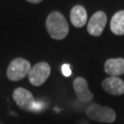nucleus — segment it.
I'll use <instances>...</instances> for the list:
<instances>
[{
    "label": "nucleus",
    "mask_w": 124,
    "mask_h": 124,
    "mask_svg": "<svg viewBox=\"0 0 124 124\" xmlns=\"http://www.w3.org/2000/svg\"><path fill=\"white\" fill-rule=\"evenodd\" d=\"M71 22L76 28H82L87 21V13L84 7L76 5L71 10L70 13Z\"/></svg>",
    "instance_id": "obj_10"
},
{
    "label": "nucleus",
    "mask_w": 124,
    "mask_h": 124,
    "mask_svg": "<svg viewBox=\"0 0 124 124\" xmlns=\"http://www.w3.org/2000/svg\"><path fill=\"white\" fill-rule=\"evenodd\" d=\"M74 89L76 94L77 99L81 102H88L92 100L94 95L88 89V83L83 77H76L74 80Z\"/></svg>",
    "instance_id": "obj_7"
},
{
    "label": "nucleus",
    "mask_w": 124,
    "mask_h": 124,
    "mask_svg": "<svg viewBox=\"0 0 124 124\" xmlns=\"http://www.w3.org/2000/svg\"><path fill=\"white\" fill-rule=\"evenodd\" d=\"M46 29L50 36L54 40L64 39L69 32V26L65 18L61 12L53 11L46 19Z\"/></svg>",
    "instance_id": "obj_1"
},
{
    "label": "nucleus",
    "mask_w": 124,
    "mask_h": 124,
    "mask_svg": "<svg viewBox=\"0 0 124 124\" xmlns=\"http://www.w3.org/2000/svg\"><path fill=\"white\" fill-rule=\"evenodd\" d=\"M107 15L103 11H98L90 18L87 24V31L90 35L98 37L102 34L107 24Z\"/></svg>",
    "instance_id": "obj_6"
},
{
    "label": "nucleus",
    "mask_w": 124,
    "mask_h": 124,
    "mask_svg": "<svg viewBox=\"0 0 124 124\" xmlns=\"http://www.w3.org/2000/svg\"><path fill=\"white\" fill-rule=\"evenodd\" d=\"M27 1L30 2V3H32V4H38V3L41 2L42 0H27Z\"/></svg>",
    "instance_id": "obj_13"
},
{
    "label": "nucleus",
    "mask_w": 124,
    "mask_h": 124,
    "mask_svg": "<svg viewBox=\"0 0 124 124\" xmlns=\"http://www.w3.org/2000/svg\"><path fill=\"white\" fill-rule=\"evenodd\" d=\"M62 73L64 76H70L72 74L71 68H70V64H68V63L63 64V65L62 66Z\"/></svg>",
    "instance_id": "obj_12"
},
{
    "label": "nucleus",
    "mask_w": 124,
    "mask_h": 124,
    "mask_svg": "<svg viewBox=\"0 0 124 124\" xmlns=\"http://www.w3.org/2000/svg\"><path fill=\"white\" fill-rule=\"evenodd\" d=\"M51 74V66L47 62H40L31 67L29 73V81L35 86H40L48 79Z\"/></svg>",
    "instance_id": "obj_4"
},
{
    "label": "nucleus",
    "mask_w": 124,
    "mask_h": 124,
    "mask_svg": "<svg viewBox=\"0 0 124 124\" xmlns=\"http://www.w3.org/2000/svg\"><path fill=\"white\" fill-rule=\"evenodd\" d=\"M110 30L115 35H124V10L114 14L110 21Z\"/></svg>",
    "instance_id": "obj_11"
},
{
    "label": "nucleus",
    "mask_w": 124,
    "mask_h": 124,
    "mask_svg": "<svg viewBox=\"0 0 124 124\" xmlns=\"http://www.w3.org/2000/svg\"><path fill=\"white\" fill-rule=\"evenodd\" d=\"M86 116L90 120L103 122L112 123L116 120V113L109 107H103L98 104H93L86 109Z\"/></svg>",
    "instance_id": "obj_3"
},
{
    "label": "nucleus",
    "mask_w": 124,
    "mask_h": 124,
    "mask_svg": "<svg viewBox=\"0 0 124 124\" xmlns=\"http://www.w3.org/2000/svg\"><path fill=\"white\" fill-rule=\"evenodd\" d=\"M102 87L106 92L111 95L120 96L124 94V81L119 77L110 76L103 80Z\"/></svg>",
    "instance_id": "obj_8"
},
{
    "label": "nucleus",
    "mask_w": 124,
    "mask_h": 124,
    "mask_svg": "<svg viewBox=\"0 0 124 124\" xmlns=\"http://www.w3.org/2000/svg\"><path fill=\"white\" fill-rule=\"evenodd\" d=\"M31 65L29 61L23 58H16L9 63L7 75L11 81H19L29 75Z\"/></svg>",
    "instance_id": "obj_2"
},
{
    "label": "nucleus",
    "mask_w": 124,
    "mask_h": 124,
    "mask_svg": "<svg viewBox=\"0 0 124 124\" xmlns=\"http://www.w3.org/2000/svg\"><path fill=\"white\" fill-rule=\"evenodd\" d=\"M13 98L16 104L24 110H34L36 108V101L33 95L25 88L18 87L13 92Z\"/></svg>",
    "instance_id": "obj_5"
},
{
    "label": "nucleus",
    "mask_w": 124,
    "mask_h": 124,
    "mask_svg": "<svg viewBox=\"0 0 124 124\" xmlns=\"http://www.w3.org/2000/svg\"><path fill=\"white\" fill-rule=\"evenodd\" d=\"M104 69L108 75L118 77L124 74V59L123 58H115L108 59L105 64Z\"/></svg>",
    "instance_id": "obj_9"
}]
</instances>
